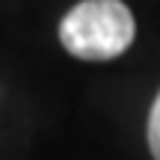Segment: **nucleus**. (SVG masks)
<instances>
[{
    "instance_id": "nucleus-1",
    "label": "nucleus",
    "mask_w": 160,
    "mask_h": 160,
    "mask_svg": "<svg viewBox=\"0 0 160 160\" xmlns=\"http://www.w3.org/2000/svg\"><path fill=\"white\" fill-rule=\"evenodd\" d=\"M137 39L133 15L122 0H80L59 21V42L77 59H116Z\"/></svg>"
},
{
    "instance_id": "nucleus-2",
    "label": "nucleus",
    "mask_w": 160,
    "mask_h": 160,
    "mask_svg": "<svg viewBox=\"0 0 160 160\" xmlns=\"http://www.w3.org/2000/svg\"><path fill=\"white\" fill-rule=\"evenodd\" d=\"M148 148H151V157L160 160V92L148 113Z\"/></svg>"
}]
</instances>
